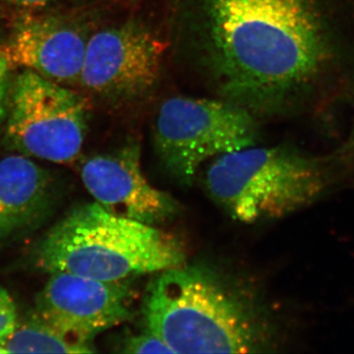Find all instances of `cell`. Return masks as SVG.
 Here are the masks:
<instances>
[{
  "label": "cell",
  "mask_w": 354,
  "mask_h": 354,
  "mask_svg": "<svg viewBox=\"0 0 354 354\" xmlns=\"http://www.w3.org/2000/svg\"><path fill=\"white\" fill-rule=\"evenodd\" d=\"M207 8L214 66L228 97L274 102L320 69L325 39L310 0H208Z\"/></svg>",
  "instance_id": "obj_1"
},
{
  "label": "cell",
  "mask_w": 354,
  "mask_h": 354,
  "mask_svg": "<svg viewBox=\"0 0 354 354\" xmlns=\"http://www.w3.org/2000/svg\"><path fill=\"white\" fill-rule=\"evenodd\" d=\"M142 315L146 329L174 353H255L274 346V329L262 309L202 266L158 272Z\"/></svg>",
  "instance_id": "obj_2"
},
{
  "label": "cell",
  "mask_w": 354,
  "mask_h": 354,
  "mask_svg": "<svg viewBox=\"0 0 354 354\" xmlns=\"http://www.w3.org/2000/svg\"><path fill=\"white\" fill-rule=\"evenodd\" d=\"M185 259L183 244L174 235L115 215L97 202L70 212L39 241L32 256L39 271L102 281L158 274Z\"/></svg>",
  "instance_id": "obj_3"
},
{
  "label": "cell",
  "mask_w": 354,
  "mask_h": 354,
  "mask_svg": "<svg viewBox=\"0 0 354 354\" xmlns=\"http://www.w3.org/2000/svg\"><path fill=\"white\" fill-rule=\"evenodd\" d=\"M339 174L322 158L286 147L251 146L209 165V195L244 223L281 220L309 208L334 189Z\"/></svg>",
  "instance_id": "obj_4"
},
{
  "label": "cell",
  "mask_w": 354,
  "mask_h": 354,
  "mask_svg": "<svg viewBox=\"0 0 354 354\" xmlns=\"http://www.w3.org/2000/svg\"><path fill=\"white\" fill-rule=\"evenodd\" d=\"M258 127L241 104L174 97L158 109L153 138L172 176L190 184L206 160L255 146Z\"/></svg>",
  "instance_id": "obj_5"
},
{
  "label": "cell",
  "mask_w": 354,
  "mask_h": 354,
  "mask_svg": "<svg viewBox=\"0 0 354 354\" xmlns=\"http://www.w3.org/2000/svg\"><path fill=\"white\" fill-rule=\"evenodd\" d=\"M9 109L6 142L21 155L57 164L80 155L86 102L77 93L25 69L14 82Z\"/></svg>",
  "instance_id": "obj_6"
},
{
  "label": "cell",
  "mask_w": 354,
  "mask_h": 354,
  "mask_svg": "<svg viewBox=\"0 0 354 354\" xmlns=\"http://www.w3.org/2000/svg\"><path fill=\"white\" fill-rule=\"evenodd\" d=\"M164 46L150 30L129 22L88 39L79 83L109 100L137 99L158 82Z\"/></svg>",
  "instance_id": "obj_7"
},
{
  "label": "cell",
  "mask_w": 354,
  "mask_h": 354,
  "mask_svg": "<svg viewBox=\"0 0 354 354\" xmlns=\"http://www.w3.org/2000/svg\"><path fill=\"white\" fill-rule=\"evenodd\" d=\"M48 274L34 312L65 334L92 344L97 335L131 318L134 291L130 279L102 281L64 272Z\"/></svg>",
  "instance_id": "obj_8"
},
{
  "label": "cell",
  "mask_w": 354,
  "mask_h": 354,
  "mask_svg": "<svg viewBox=\"0 0 354 354\" xmlns=\"http://www.w3.org/2000/svg\"><path fill=\"white\" fill-rule=\"evenodd\" d=\"M81 178L95 202L115 215L157 225L178 212L171 195L147 180L136 142L116 152L88 158L81 167Z\"/></svg>",
  "instance_id": "obj_9"
},
{
  "label": "cell",
  "mask_w": 354,
  "mask_h": 354,
  "mask_svg": "<svg viewBox=\"0 0 354 354\" xmlns=\"http://www.w3.org/2000/svg\"><path fill=\"white\" fill-rule=\"evenodd\" d=\"M88 39L80 26L62 16L25 15L1 50L10 65L32 70L60 85H75Z\"/></svg>",
  "instance_id": "obj_10"
},
{
  "label": "cell",
  "mask_w": 354,
  "mask_h": 354,
  "mask_svg": "<svg viewBox=\"0 0 354 354\" xmlns=\"http://www.w3.org/2000/svg\"><path fill=\"white\" fill-rule=\"evenodd\" d=\"M53 176L27 156L0 160V241L34 227L55 202Z\"/></svg>",
  "instance_id": "obj_11"
},
{
  "label": "cell",
  "mask_w": 354,
  "mask_h": 354,
  "mask_svg": "<svg viewBox=\"0 0 354 354\" xmlns=\"http://www.w3.org/2000/svg\"><path fill=\"white\" fill-rule=\"evenodd\" d=\"M93 344L65 334L32 312L18 320L12 334L0 344V353H92Z\"/></svg>",
  "instance_id": "obj_12"
},
{
  "label": "cell",
  "mask_w": 354,
  "mask_h": 354,
  "mask_svg": "<svg viewBox=\"0 0 354 354\" xmlns=\"http://www.w3.org/2000/svg\"><path fill=\"white\" fill-rule=\"evenodd\" d=\"M120 348L118 351L122 353H174L160 337L148 329L125 337Z\"/></svg>",
  "instance_id": "obj_13"
},
{
  "label": "cell",
  "mask_w": 354,
  "mask_h": 354,
  "mask_svg": "<svg viewBox=\"0 0 354 354\" xmlns=\"http://www.w3.org/2000/svg\"><path fill=\"white\" fill-rule=\"evenodd\" d=\"M18 323L17 307L10 293L0 286V344L6 341Z\"/></svg>",
  "instance_id": "obj_14"
},
{
  "label": "cell",
  "mask_w": 354,
  "mask_h": 354,
  "mask_svg": "<svg viewBox=\"0 0 354 354\" xmlns=\"http://www.w3.org/2000/svg\"><path fill=\"white\" fill-rule=\"evenodd\" d=\"M9 64L0 50V122L6 118L8 106Z\"/></svg>",
  "instance_id": "obj_15"
},
{
  "label": "cell",
  "mask_w": 354,
  "mask_h": 354,
  "mask_svg": "<svg viewBox=\"0 0 354 354\" xmlns=\"http://www.w3.org/2000/svg\"><path fill=\"white\" fill-rule=\"evenodd\" d=\"M14 6L25 7V8H38L46 6L50 0H7Z\"/></svg>",
  "instance_id": "obj_16"
}]
</instances>
